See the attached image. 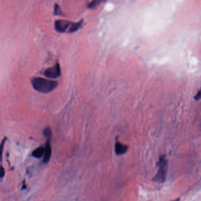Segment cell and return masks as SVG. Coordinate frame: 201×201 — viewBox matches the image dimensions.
Here are the masks:
<instances>
[{
  "label": "cell",
  "instance_id": "cell-1",
  "mask_svg": "<svg viewBox=\"0 0 201 201\" xmlns=\"http://www.w3.org/2000/svg\"><path fill=\"white\" fill-rule=\"evenodd\" d=\"M33 88L37 91L42 93H48L57 86V82L41 77H35L31 80Z\"/></svg>",
  "mask_w": 201,
  "mask_h": 201
},
{
  "label": "cell",
  "instance_id": "cell-2",
  "mask_svg": "<svg viewBox=\"0 0 201 201\" xmlns=\"http://www.w3.org/2000/svg\"><path fill=\"white\" fill-rule=\"evenodd\" d=\"M168 160L165 155L159 157V161L157 163L158 171L156 175L154 176L153 181L158 183L165 182L168 171Z\"/></svg>",
  "mask_w": 201,
  "mask_h": 201
},
{
  "label": "cell",
  "instance_id": "cell-3",
  "mask_svg": "<svg viewBox=\"0 0 201 201\" xmlns=\"http://www.w3.org/2000/svg\"><path fill=\"white\" fill-rule=\"evenodd\" d=\"M44 76L50 79H56L61 76V69L58 63L54 66L47 69L44 73Z\"/></svg>",
  "mask_w": 201,
  "mask_h": 201
},
{
  "label": "cell",
  "instance_id": "cell-4",
  "mask_svg": "<svg viewBox=\"0 0 201 201\" xmlns=\"http://www.w3.org/2000/svg\"><path fill=\"white\" fill-rule=\"evenodd\" d=\"M72 23L66 20H57L55 22V29L60 32H64L69 31Z\"/></svg>",
  "mask_w": 201,
  "mask_h": 201
},
{
  "label": "cell",
  "instance_id": "cell-5",
  "mask_svg": "<svg viewBox=\"0 0 201 201\" xmlns=\"http://www.w3.org/2000/svg\"><path fill=\"white\" fill-rule=\"evenodd\" d=\"M115 153L117 155L125 154L128 150V146L121 144L120 142L117 141L115 143Z\"/></svg>",
  "mask_w": 201,
  "mask_h": 201
},
{
  "label": "cell",
  "instance_id": "cell-6",
  "mask_svg": "<svg viewBox=\"0 0 201 201\" xmlns=\"http://www.w3.org/2000/svg\"><path fill=\"white\" fill-rule=\"evenodd\" d=\"M51 155V147L50 144V139H47V141L45 144V147H44V163H47Z\"/></svg>",
  "mask_w": 201,
  "mask_h": 201
},
{
  "label": "cell",
  "instance_id": "cell-7",
  "mask_svg": "<svg viewBox=\"0 0 201 201\" xmlns=\"http://www.w3.org/2000/svg\"><path fill=\"white\" fill-rule=\"evenodd\" d=\"M44 153V147L41 146L37 148L32 152V155L36 158H40L43 156Z\"/></svg>",
  "mask_w": 201,
  "mask_h": 201
},
{
  "label": "cell",
  "instance_id": "cell-8",
  "mask_svg": "<svg viewBox=\"0 0 201 201\" xmlns=\"http://www.w3.org/2000/svg\"><path fill=\"white\" fill-rule=\"evenodd\" d=\"M82 24H83V21H80V22L78 23H72L70 28L69 29V32H74L77 31L78 29L81 28V27L82 26Z\"/></svg>",
  "mask_w": 201,
  "mask_h": 201
},
{
  "label": "cell",
  "instance_id": "cell-9",
  "mask_svg": "<svg viewBox=\"0 0 201 201\" xmlns=\"http://www.w3.org/2000/svg\"><path fill=\"white\" fill-rule=\"evenodd\" d=\"M105 0H92L91 2L88 5V7L90 9L95 8L99 5H100L101 2H104Z\"/></svg>",
  "mask_w": 201,
  "mask_h": 201
},
{
  "label": "cell",
  "instance_id": "cell-10",
  "mask_svg": "<svg viewBox=\"0 0 201 201\" xmlns=\"http://www.w3.org/2000/svg\"><path fill=\"white\" fill-rule=\"evenodd\" d=\"M51 129L49 128H46L44 130V134L45 135V136L47 138V139H50L51 136Z\"/></svg>",
  "mask_w": 201,
  "mask_h": 201
},
{
  "label": "cell",
  "instance_id": "cell-11",
  "mask_svg": "<svg viewBox=\"0 0 201 201\" xmlns=\"http://www.w3.org/2000/svg\"><path fill=\"white\" fill-rule=\"evenodd\" d=\"M54 14L57 15L61 14V11L60 8V7L58 5H56L55 8H54Z\"/></svg>",
  "mask_w": 201,
  "mask_h": 201
},
{
  "label": "cell",
  "instance_id": "cell-12",
  "mask_svg": "<svg viewBox=\"0 0 201 201\" xmlns=\"http://www.w3.org/2000/svg\"><path fill=\"white\" fill-rule=\"evenodd\" d=\"M194 99L195 100H199L200 99H201V92H200V90L198 91L197 94L196 96H195L194 97Z\"/></svg>",
  "mask_w": 201,
  "mask_h": 201
},
{
  "label": "cell",
  "instance_id": "cell-13",
  "mask_svg": "<svg viewBox=\"0 0 201 201\" xmlns=\"http://www.w3.org/2000/svg\"><path fill=\"white\" fill-rule=\"evenodd\" d=\"M5 171H4V169L1 167V168H0V178H3L4 175H5Z\"/></svg>",
  "mask_w": 201,
  "mask_h": 201
}]
</instances>
